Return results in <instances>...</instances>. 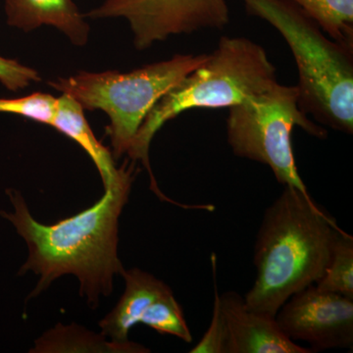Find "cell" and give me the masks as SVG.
<instances>
[{
  "mask_svg": "<svg viewBox=\"0 0 353 353\" xmlns=\"http://www.w3.org/2000/svg\"><path fill=\"white\" fill-rule=\"evenodd\" d=\"M134 164L131 160L119 182L104 190L94 205L52 225L34 219L18 190H6L15 212L1 211L0 215L12 223L29 248L19 275L32 271L39 279L28 299L63 275L78 279L81 296L92 307L99 305L101 296H110L114 276L125 269L118 257V230L136 179Z\"/></svg>",
  "mask_w": 353,
  "mask_h": 353,
  "instance_id": "cell-1",
  "label": "cell"
},
{
  "mask_svg": "<svg viewBox=\"0 0 353 353\" xmlns=\"http://www.w3.org/2000/svg\"><path fill=\"white\" fill-rule=\"evenodd\" d=\"M341 229L313 199L285 185L264 211L257 232L253 252L256 276L243 296L246 305L275 318L292 294L323 277Z\"/></svg>",
  "mask_w": 353,
  "mask_h": 353,
  "instance_id": "cell-2",
  "label": "cell"
},
{
  "mask_svg": "<svg viewBox=\"0 0 353 353\" xmlns=\"http://www.w3.org/2000/svg\"><path fill=\"white\" fill-rule=\"evenodd\" d=\"M277 83L275 66L260 44L241 37H222L208 59L150 109L127 155L143 163L152 192L169 202L158 187L150 161V143L157 132L190 109L230 108L259 97Z\"/></svg>",
  "mask_w": 353,
  "mask_h": 353,
  "instance_id": "cell-3",
  "label": "cell"
},
{
  "mask_svg": "<svg viewBox=\"0 0 353 353\" xmlns=\"http://www.w3.org/2000/svg\"><path fill=\"white\" fill-rule=\"evenodd\" d=\"M250 15L275 28L299 71V105L320 126L353 132V48L329 38L290 0H241Z\"/></svg>",
  "mask_w": 353,
  "mask_h": 353,
  "instance_id": "cell-4",
  "label": "cell"
},
{
  "mask_svg": "<svg viewBox=\"0 0 353 353\" xmlns=\"http://www.w3.org/2000/svg\"><path fill=\"white\" fill-rule=\"evenodd\" d=\"M208 54H176L131 72H79L48 82L55 90L75 99L83 110L108 114L114 159L127 154L150 109L172 88L201 66Z\"/></svg>",
  "mask_w": 353,
  "mask_h": 353,
  "instance_id": "cell-5",
  "label": "cell"
},
{
  "mask_svg": "<svg viewBox=\"0 0 353 353\" xmlns=\"http://www.w3.org/2000/svg\"><path fill=\"white\" fill-rule=\"evenodd\" d=\"M229 109L227 141L234 154L266 165L281 185L313 199L297 170L292 132L297 126L317 139H326L328 132L299 108L296 85L277 83L259 97Z\"/></svg>",
  "mask_w": 353,
  "mask_h": 353,
  "instance_id": "cell-6",
  "label": "cell"
},
{
  "mask_svg": "<svg viewBox=\"0 0 353 353\" xmlns=\"http://www.w3.org/2000/svg\"><path fill=\"white\" fill-rule=\"evenodd\" d=\"M85 17L123 18L129 23L134 48L145 50L173 36L224 29L230 10L227 0H103Z\"/></svg>",
  "mask_w": 353,
  "mask_h": 353,
  "instance_id": "cell-7",
  "label": "cell"
},
{
  "mask_svg": "<svg viewBox=\"0 0 353 353\" xmlns=\"http://www.w3.org/2000/svg\"><path fill=\"white\" fill-rule=\"evenodd\" d=\"M292 341H304L312 352L353 348V299L325 292L315 285L292 294L275 317Z\"/></svg>",
  "mask_w": 353,
  "mask_h": 353,
  "instance_id": "cell-8",
  "label": "cell"
},
{
  "mask_svg": "<svg viewBox=\"0 0 353 353\" xmlns=\"http://www.w3.org/2000/svg\"><path fill=\"white\" fill-rule=\"evenodd\" d=\"M226 327V353H311L288 338L275 318L255 312L236 292L219 294Z\"/></svg>",
  "mask_w": 353,
  "mask_h": 353,
  "instance_id": "cell-9",
  "label": "cell"
},
{
  "mask_svg": "<svg viewBox=\"0 0 353 353\" xmlns=\"http://www.w3.org/2000/svg\"><path fill=\"white\" fill-rule=\"evenodd\" d=\"M126 283L124 294L115 307L99 322L101 334L114 341H127L132 327L143 322L153 304L170 287L148 272L134 268L122 272Z\"/></svg>",
  "mask_w": 353,
  "mask_h": 353,
  "instance_id": "cell-10",
  "label": "cell"
},
{
  "mask_svg": "<svg viewBox=\"0 0 353 353\" xmlns=\"http://www.w3.org/2000/svg\"><path fill=\"white\" fill-rule=\"evenodd\" d=\"M7 23L11 27L31 32L50 26L63 32L72 43H88L90 27L85 15L73 0H4Z\"/></svg>",
  "mask_w": 353,
  "mask_h": 353,
  "instance_id": "cell-11",
  "label": "cell"
},
{
  "mask_svg": "<svg viewBox=\"0 0 353 353\" xmlns=\"http://www.w3.org/2000/svg\"><path fill=\"white\" fill-rule=\"evenodd\" d=\"M51 127L73 139L92 158L101 174L104 190L113 187L124 175L129 162L117 168L112 152L99 141L85 119L83 109L69 95L58 99L57 111Z\"/></svg>",
  "mask_w": 353,
  "mask_h": 353,
  "instance_id": "cell-12",
  "label": "cell"
},
{
  "mask_svg": "<svg viewBox=\"0 0 353 353\" xmlns=\"http://www.w3.org/2000/svg\"><path fill=\"white\" fill-rule=\"evenodd\" d=\"M31 352H112L145 353L148 348L134 341H108L106 336L94 334L77 325H57L34 343Z\"/></svg>",
  "mask_w": 353,
  "mask_h": 353,
  "instance_id": "cell-13",
  "label": "cell"
},
{
  "mask_svg": "<svg viewBox=\"0 0 353 353\" xmlns=\"http://www.w3.org/2000/svg\"><path fill=\"white\" fill-rule=\"evenodd\" d=\"M334 41L353 48V0H290Z\"/></svg>",
  "mask_w": 353,
  "mask_h": 353,
  "instance_id": "cell-14",
  "label": "cell"
},
{
  "mask_svg": "<svg viewBox=\"0 0 353 353\" xmlns=\"http://www.w3.org/2000/svg\"><path fill=\"white\" fill-rule=\"evenodd\" d=\"M315 285L353 299V236L343 229L336 231L328 266Z\"/></svg>",
  "mask_w": 353,
  "mask_h": 353,
  "instance_id": "cell-15",
  "label": "cell"
},
{
  "mask_svg": "<svg viewBox=\"0 0 353 353\" xmlns=\"http://www.w3.org/2000/svg\"><path fill=\"white\" fill-rule=\"evenodd\" d=\"M58 99L50 94L34 92L21 99H0V113L16 114L51 126L57 111Z\"/></svg>",
  "mask_w": 353,
  "mask_h": 353,
  "instance_id": "cell-16",
  "label": "cell"
},
{
  "mask_svg": "<svg viewBox=\"0 0 353 353\" xmlns=\"http://www.w3.org/2000/svg\"><path fill=\"white\" fill-rule=\"evenodd\" d=\"M213 276H214V303H213L212 318L208 331L199 343L190 350V353H226L227 336L224 317L221 311L219 292H218L216 271H217V257L212 254Z\"/></svg>",
  "mask_w": 353,
  "mask_h": 353,
  "instance_id": "cell-17",
  "label": "cell"
},
{
  "mask_svg": "<svg viewBox=\"0 0 353 353\" xmlns=\"http://www.w3.org/2000/svg\"><path fill=\"white\" fill-rule=\"evenodd\" d=\"M39 72L13 59L0 57V82L7 90L18 92L30 83L41 82Z\"/></svg>",
  "mask_w": 353,
  "mask_h": 353,
  "instance_id": "cell-18",
  "label": "cell"
}]
</instances>
